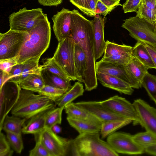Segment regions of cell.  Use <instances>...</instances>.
Instances as JSON below:
<instances>
[{
	"label": "cell",
	"instance_id": "816d5d0a",
	"mask_svg": "<svg viewBox=\"0 0 156 156\" xmlns=\"http://www.w3.org/2000/svg\"><path fill=\"white\" fill-rule=\"evenodd\" d=\"M144 149V153L156 156V144L147 147Z\"/></svg>",
	"mask_w": 156,
	"mask_h": 156
},
{
	"label": "cell",
	"instance_id": "7bdbcfd3",
	"mask_svg": "<svg viewBox=\"0 0 156 156\" xmlns=\"http://www.w3.org/2000/svg\"><path fill=\"white\" fill-rule=\"evenodd\" d=\"M142 0H126L122 5L124 13L136 12Z\"/></svg>",
	"mask_w": 156,
	"mask_h": 156
},
{
	"label": "cell",
	"instance_id": "ab89813d",
	"mask_svg": "<svg viewBox=\"0 0 156 156\" xmlns=\"http://www.w3.org/2000/svg\"><path fill=\"white\" fill-rule=\"evenodd\" d=\"M0 133V156H11L13 151L10 148V145L4 134Z\"/></svg>",
	"mask_w": 156,
	"mask_h": 156
},
{
	"label": "cell",
	"instance_id": "836d02e7",
	"mask_svg": "<svg viewBox=\"0 0 156 156\" xmlns=\"http://www.w3.org/2000/svg\"><path fill=\"white\" fill-rule=\"evenodd\" d=\"M142 87L145 89L150 99L156 104V76L148 72L143 79Z\"/></svg>",
	"mask_w": 156,
	"mask_h": 156
},
{
	"label": "cell",
	"instance_id": "db71d44e",
	"mask_svg": "<svg viewBox=\"0 0 156 156\" xmlns=\"http://www.w3.org/2000/svg\"><path fill=\"white\" fill-rule=\"evenodd\" d=\"M52 131L56 134H58L62 131L61 127L58 125L54 126L51 128Z\"/></svg>",
	"mask_w": 156,
	"mask_h": 156
},
{
	"label": "cell",
	"instance_id": "4fadbf2b",
	"mask_svg": "<svg viewBox=\"0 0 156 156\" xmlns=\"http://www.w3.org/2000/svg\"><path fill=\"white\" fill-rule=\"evenodd\" d=\"M140 120V124L146 131L156 135V108L144 101L138 99L133 103Z\"/></svg>",
	"mask_w": 156,
	"mask_h": 156
},
{
	"label": "cell",
	"instance_id": "c3c4849f",
	"mask_svg": "<svg viewBox=\"0 0 156 156\" xmlns=\"http://www.w3.org/2000/svg\"><path fill=\"white\" fill-rule=\"evenodd\" d=\"M63 0H38L41 5L45 6H57L60 4Z\"/></svg>",
	"mask_w": 156,
	"mask_h": 156
},
{
	"label": "cell",
	"instance_id": "d590c367",
	"mask_svg": "<svg viewBox=\"0 0 156 156\" xmlns=\"http://www.w3.org/2000/svg\"><path fill=\"white\" fill-rule=\"evenodd\" d=\"M43 67L52 73L66 80L71 81V79L65 73L52 57L45 58L42 60Z\"/></svg>",
	"mask_w": 156,
	"mask_h": 156
},
{
	"label": "cell",
	"instance_id": "44dd1931",
	"mask_svg": "<svg viewBox=\"0 0 156 156\" xmlns=\"http://www.w3.org/2000/svg\"><path fill=\"white\" fill-rule=\"evenodd\" d=\"M125 66L133 80L141 87L142 80L148 69L134 57Z\"/></svg>",
	"mask_w": 156,
	"mask_h": 156
},
{
	"label": "cell",
	"instance_id": "30bf717a",
	"mask_svg": "<svg viewBox=\"0 0 156 156\" xmlns=\"http://www.w3.org/2000/svg\"><path fill=\"white\" fill-rule=\"evenodd\" d=\"M37 134L51 156L68 155L70 140L58 135L51 129L45 128Z\"/></svg>",
	"mask_w": 156,
	"mask_h": 156
},
{
	"label": "cell",
	"instance_id": "d4e9b609",
	"mask_svg": "<svg viewBox=\"0 0 156 156\" xmlns=\"http://www.w3.org/2000/svg\"><path fill=\"white\" fill-rule=\"evenodd\" d=\"M81 82L78 81L69 89L55 103L58 107H63L72 102L77 97L83 95L84 90Z\"/></svg>",
	"mask_w": 156,
	"mask_h": 156
},
{
	"label": "cell",
	"instance_id": "277c9868",
	"mask_svg": "<svg viewBox=\"0 0 156 156\" xmlns=\"http://www.w3.org/2000/svg\"><path fill=\"white\" fill-rule=\"evenodd\" d=\"M34 92L21 88L18 99L11 111V114L27 120L56 105L47 97Z\"/></svg>",
	"mask_w": 156,
	"mask_h": 156
},
{
	"label": "cell",
	"instance_id": "f35d334b",
	"mask_svg": "<svg viewBox=\"0 0 156 156\" xmlns=\"http://www.w3.org/2000/svg\"><path fill=\"white\" fill-rule=\"evenodd\" d=\"M36 144L34 147L29 152L30 156H51L42 144L38 135H34Z\"/></svg>",
	"mask_w": 156,
	"mask_h": 156
},
{
	"label": "cell",
	"instance_id": "6da1fadb",
	"mask_svg": "<svg viewBox=\"0 0 156 156\" xmlns=\"http://www.w3.org/2000/svg\"><path fill=\"white\" fill-rule=\"evenodd\" d=\"M71 37L74 43L83 50L87 59V70L83 79L85 90L91 91L98 86L94 58L93 27L87 19L75 9L72 11Z\"/></svg>",
	"mask_w": 156,
	"mask_h": 156
},
{
	"label": "cell",
	"instance_id": "83f0119b",
	"mask_svg": "<svg viewBox=\"0 0 156 156\" xmlns=\"http://www.w3.org/2000/svg\"><path fill=\"white\" fill-rule=\"evenodd\" d=\"M74 44L75 66L78 76L83 83V79L87 69V58L82 49L77 44Z\"/></svg>",
	"mask_w": 156,
	"mask_h": 156
},
{
	"label": "cell",
	"instance_id": "8d00e7d4",
	"mask_svg": "<svg viewBox=\"0 0 156 156\" xmlns=\"http://www.w3.org/2000/svg\"><path fill=\"white\" fill-rule=\"evenodd\" d=\"M136 12V16L144 19L154 25H156V15L147 6L144 0H142Z\"/></svg>",
	"mask_w": 156,
	"mask_h": 156
},
{
	"label": "cell",
	"instance_id": "d6986e66",
	"mask_svg": "<svg viewBox=\"0 0 156 156\" xmlns=\"http://www.w3.org/2000/svg\"><path fill=\"white\" fill-rule=\"evenodd\" d=\"M96 74L97 80L105 87L128 95L132 94L134 91L129 84L117 77L101 73H96Z\"/></svg>",
	"mask_w": 156,
	"mask_h": 156
},
{
	"label": "cell",
	"instance_id": "8fae6325",
	"mask_svg": "<svg viewBox=\"0 0 156 156\" xmlns=\"http://www.w3.org/2000/svg\"><path fill=\"white\" fill-rule=\"evenodd\" d=\"M102 58L103 61L125 65L128 64L134 57L133 47L122 44H119L107 40Z\"/></svg>",
	"mask_w": 156,
	"mask_h": 156
},
{
	"label": "cell",
	"instance_id": "60d3db41",
	"mask_svg": "<svg viewBox=\"0 0 156 156\" xmlns=\"http://www.w3.org/2000/svg\"><path fill=\"white\" fill-rule=\"evenodd\" d=\"M98 0H85L82 12L87 16L94 17L97 14L96 11Z\"/></svg>",
	"mask_w": 156,
	"mask_h": 156
},
{
	"label": "cell",
	"instance_id": "1f68e13d",
	"mask_svg": "<svg viewBox=\"0 0 156 156\" xmlns=\"http://www.w3.org/2000/svg\"><path fill=\"white\" fill-rule=\"evenodd\" d=\"M40 57H38L29 59L22 63L23 69L20 81L30 74L41 73L42 66L39 65Z\"/></svg>",
	"mask_w": 156,
	"mask_h": 156
},
{
	"label": "cell",
	"instance_id": "74e56055",
	"mask_svg": "<svg viewBox=\"0 0 156 156\" xmlns=\"http://www.w3.org/2000/svg\"><path fill=\"white\" fill-rule=\"evenodd\" d=\"M7 139L11 146L17 153L20 154L24 148L22 133L6 132Z\"/></svg>",
	"mask_w": 156,
	"mask_h": 156
},
{
	"label": "cell",
	"instance_id": "ac0fdd59",
	"mask_svg": "<svg viewBox=\"0 0 156 156\" xmlns=\"http://www.w3.org/2000/svg\"><path fill=\"white\" fill-rule=\"evenodd\" d=\"M91 20L93 27V35L94 58L96 61L104 53L106 45L104 37V19L98 15Z\"/></svg>",
	"mask_w": 156,
	"mask_h": 156
},
{
	"label": "cell",
	"instance_id": "7a4b0ae2",
	"mask_svg": "<svg viewBox=\"0 0 156 156\" xmlns=\"http://www.w3.org/2000/svg\"><path fill=\"white\" fill-rule=\"evenodd\" d=\"M27 33L26 40L16 58L17 63L42 55L48 48L51 39L50 23L47 16Z\"/></svg>",
	"mask_w": 156,
	"mask_h": 156
},
{
	"label": "cell",
	"instance_id": "b9f144b4",
	"mask_svg": "<svg viewBox=\"0 0 156 156\" xmlns=\"http://www.w3.org/2000/svg\"><path fill=\"white\" fill-rule=\"evenodd\" d=\"M23 64H17L13 66L9 73V80L18 84L20 80L23 69Z\"/></svg>",
	"mask_w": 156,
	"mask_h": 156
},
{
	"label": "cell",
	"instance_id": "e575fe53",
	"mask_svg": "<svg viewBox=\"0 0 156 156\" xmlns=\"http://www.w3.org/2000/svg\"><path fill=\"white\" fill-rule=\"evenodd\" d=\"M133 138L136 143L144 149L156 144V135L146 131L133 135Z\"/></svg>",
	"mask_w": 156,
	"mask_h": 156
},
{
	"label": "cell",
	"instance_id": "ba28073f",
	"mask_svg": "<svg viewBox=\"0 0 156 156\" xmlns=\"http://www.w3.org/2000/svg\"><path fill=\"white\" fill-rule=\"evenodd\" d=\"M27 32L9 29L0 33V60L16 58L26 40Z\"/></svg>",
	"mask_w": 156,
	"mask_h": 156
},
{
	"label": "cell",
	"instance_id": "9c48e42d",
	"mask_svg": "<svg viewBox=\"0 0 156 156\" xmlns=\"http://www.w3.org/2000/svg\"><path fill=\"white\" fill-rule=\"evenodd\" d=\"M107 142L117 153L139 155L144 153V148L134 140L133 135L124 132H115L109 135Z\"/></svg>",
	"mask_w": 156,
	"mask_h": 156
},
{
	"label": "cell",
	"instance_id": "f546056e",
	"mask_svg": "<svg viewBox=\"0 0 156 156\" xmlns=\"http://www.w3.org/2000/svg\"><path fill=\"white\" fill-rule=\"evenodd\" d=\"M18 84L21 89L30 91L41 88L45 85L41 73L30 74L20 80Z\"/></svg>",
	"mask_w": 156,
	"mask_h": 156
},
{
	"label": "cell",
	"instance_id": "603a6c76",
	"mask_svg": "<svg viewBox=\"0 0 156 156\" xmlns=\"http://www.w3.org/2000/svg\"><path fill=\"white\" fill-rule=\"evenodd\" d=\"M41 73L45 85H49L61 89L68 90L72 86L70 81L65 80L42 67Z\"/></svg>",
	"mask_w": 156,
	"mask_h": 156
},
{
	"label": "cell",
	"instance_id": "8992f818",
	"mask_svg": "<svg viewBox=\"0 0 156 156\" xmlns=\"http://www.w3.org/2000/svg\"><path fill=\"white\" fill-rule=\"evenodd\" d=\"M121 27L137 41L156 48V25L136 16L123 20Z\"/></svg>",
	"mask_w": 156,
	"mask_h": 156
},
{
	"label": "cell",
	"instance_id": "5b68a950",
	"mask_svg": "<svg viewBox=\"0 0 156 156\" xmlns=\"http://www.w3.org/2000/svg\"><path fill=\"white\" fill-rule=\"evenodd\" d=\"M75 44L72 37L58 42L52 58L72 80L83 81L78 76L74 62Z\"/></svg>",
	"mask_w": 156,
	"mask_h": 156
},
{
	"label": "cell",
	"instance_id": "484cf974",
	"mask_svg": "<svg viewBox=\"0 0 156 156\" xmlns=\"http://www.w3.org/2000/svg\"><path fill=\"white\" fill-rule=\"evenodd\" d=\"M27 119L12 115H8L5 118L0 131L3 130L5 132L22 133V129Z\"/></svg>",
	"mask_w": 156,
	"mask_h": 156
},
{
	"label": "cell",
	"instance_id": "9a60e30c",
	"mask_svg": "<svg viewBox=\"0 0 156 156\" xmlns=\"http://www.w3.org/2000/svg\"><path fill=\"white\" fill-rule=\"evenodd\" d=\"M72 11L63 8L52 18L53 29L58 42L71 36Z\"/></svg>",
	"mask_w": 156,
	"mask_h": 156
},
{
	"label": "cell",
	"instance_id": "d6a6232c",
	"mask_svg": "<svg viewBox=\"0 0 156 156\" xmlns=\"http://www.w3.org/2000/svg\"><path fill=\"white\" fill-rule=\"evenodd\" d=\"M55 107L51 109L47 114L45 120V128L51 129L54 126L61 123L62 114L64 107Z\"/></svg>",
	"mask_w": 156,
	"mask_h": 156
},
{
	"label": "cell",
	"instance_id": "5bb4252c",
	"mask_svg": "<svg viewBox=\"0 0 156 156\" xmlns=\"http://www.w3.org/2000/svg\"><path fill=\"white\" fill-rule=\"evenodd\" d=\"M75 104L91 114L102 122L129 119L114 113L102 105L100 101H81Z\"/></svg>",
	"mask_w": 156,
	"mask_h": 156
},
{
	"label": "cell",
	"instance_id": "7c38bea8",
	"mask_svg": "<svg viewBox=\"0 0 156 156\" xmlns=\"http://www.w3.org/2000/svg\"><path fill=\"white\" fill-rule=\"evenodd\" d=\"M100 102L114 113L131 119L134 125L140 124L139 119L133 103L125 98L116 95Z\"/></svg>",
	"mask_w": 156,
	"mask_h": 156
},
{
	"label": "cell",
	"instance_id": "6f0895ef",
	"mask_svg": "<svg viewBox=\"0 0 156 156\" xmlns=\"http://www.w3.org/2000/svg\"></svg>",
	"mask_w": 156,
	"mask_h": 156
},
{
	"label": "cell",
	"instance_id": "4dcf8cb0",
	"mask_svg": "<svg viewBox=\"0 0 156 156\" xmlns=\"http://www.w3.org/2000/svg\"><path fill=\"white\" fill-rule=\"evenodd\" d=\"M67 90L49 85H45L41 88L33 89L31 91L47 97L55 104Z\"/></svg>",
	"mask_w": 156,
	"mask_h": 156
},
{
	"label": "cell",
	"instance_id": "2e32d148",
	"mask_svg": "<svg viewBox=\"0 0 156 156\" xmlns=\"http://www.w3.org/2000/svg\"><path fill=\"white\" fill-rule=\"evenodd\" d=\"M20 89L18 84L11 88H6L4 85L0 89V129L5 118L17 102Z\"/></svg>",
	"mask_w": 156,
	"mask_h": 156
},
{
	"label": "cell",
	"instance_id": "f6af8a7d",
	"mask_svg": "<svg viewBox=\"0 0 156 156\" xmlns=\"http://www.w3.org/2000/svg\"><path fill=\"white\" fill-rule=\"evenodd\" d=\"M112 11L105 5L100 0H98L96 9L97 15L101 14L104 17Z\"/></svg>",
	"mask_w": 156,
	"mask_h": 156
},
{
	"label": "cell",
	"instance_id": "52a82bcc",
	"mask_svg": "<svg viewBox=\"0 0 156 156\" xmlns=\"http://www.w3.org/2000/svg\"><path fill=\"white\" fill-rule=\"evenodd\" d=\"M47 16L46 14L43 13L41 8L27 9L24 7L9 15L10 29L19 32H28Z\"/></svg>",
	"mask_w": 156,
	"mask_h": 156
},
{
	"label": "cell",
	"instance_id": "ffe728a7",
	"mask_svg": "<svg viewBox=\"0 0 156 156\" xmlns=\"http://www.w3.org/2000/svg\"><path fill=\"white\" fill-rule=\"evenodd\" d=\"M51 109L41 112L32 117L27 125L23 126L22 133L24 134L34 135L41 133L45 128L46 117Z\"/></svg>",
	"mask_w": 156,
	"mask_h": 156
},
{
	"label": "cell",
	"instance_id": "9f6ffc18",
	"mask_svg": "<svg viewBox=\"0 0 156 156\" xmlns=\"http://www.w3.org/2000/svg\"><path fill=\"white\" fill-rule=\"evenodd\" d=\"M119 0L121 1V0Z\"/></svg>",
	"mask_w": 156,
	"mask_h": 156
},
{
	"label": "cell",
	"instance_id": "7402d4cb",
	"mask_svg": "<svg viewBox=\"0 0 156 156\" xmlns=\"http://www.w3.org/2000/svg\"><path fill=\"white\" fill-rule=\"evenodd\" d=\"M66 119L69 124L76 129L79 134L87 133H99L100 132L101 124L67 116Z\"/></svg>",
	"mask_w": 156,
	"mask_h": 156
},
{
	"label": "cell",
	"instance_id": "7dc6e473",
	"mask_svg": "<svg viewBox=\"0 0 156 156\" xmlns=\"http://www.w3.org/2000/svg\"><path fill=\"white\" fill-rule=\"evenodd\" d=\"M112 11L118 6H122L119 0H100Z\"/></svg>",
	"mask_w": 156,
	"mask_h": 156
},
{
	"label": "cell",
	"instance_id": "ee69618b",
	"mask_svg": "<svg viewBox=\"0 0 156 156\" xmlns=\"http://www.w3.org/2000/svg\"><path fill=\"white\" fill-rule=\"evenodd\" d=\"M17 64L16 58L0 60V70L9 73L12 67Z\"/></svg>",
	"mask_w": 156,
	"mask_h": 156
},
{
	"label": "cell",
	"instance_id": "3957f363",
	"mask_svg": "<svg viewBox=\"0 0 156 156\" xmlns=\"http://www.w3.org/2000/svg\"><path fill=\"white\" fill-rule=\"evenodd\" d=\"M77 156H118L107 142L101 139L99 133L79 134L70 140L69 153Z\"/></svg>",
	"mask_w": 156,
	"mask_h": 156
},
{
	"label": "cell",
	"instance_id": "f907efd6",
	"mask_svg": "<svg viewBox=\"0 0 156 156\" xmlns=\"http://www.w3.org/2000/svg\"><path fill=\"white\" fill-rule=\"evenodd\" d=\"M144 1L147 6L151 9L156 15V0H144Z\"/></svg>",
	"mask_w": 156,
	"mask_h": 156
},
{
	"label": "cell",
	"instance_id": "681fc988",
	"mask_svg": "<svg viewBox=\"0 0 156 156\" xmlns=\"http://www.w3.org/2000/svg\"><path fill=\"white\" fill-rule=\"evenodd\" d=\"M0 89H1L5 83L10 79L9 73L0 70Z\"/></svg>",
	"mask_w": 156,
	"mask_h": 156
},
{
	"label": "cell",
	"instance_id": "cb8c5ba5",
	"mask_svg": "<svg viewBox=\"0 0 156 156\" xmlns=\"http://www.w3.org/2000/svg\"><path fill=\"white\" fill-rule=\"evenodd\" d=\"M64 109L67 116L86 120L98 124L102 122L96 117L82 108L71 102L64 106Z\"/></svg>",
	"mask_w": 156,
	"mask_h": 156
},
{
	"label": "cell",
	"instance_id": "f5cc1de1",
	"mask_svg": "<svg viewBox=\"0 0 156 156\" xmlns=\"http://www.w3.org/2000/svg\"><path fill=\"white\" fill-rule=\"evenodd\" d=\"M70 2L82 11L85 0H69Z\"/></svg>",
	"mask_w": 156,
	"mask_h": 156
},
{
	"label": "cell",
	"instance_id": "4316f807",
	"mask_svg": "<svg viewBox=\"0 0 156 156\" xmlns=\"http://www.w3.org/2000/svg\"><path fill=\"white\" fill-rule=\"evenodd\" d=\"M134 56L147 69H155L151 57L143 43L137 41L133 47Z\"/></svg>",
	"mask_w": 156,
	"mask_h": 156
},
{
	"label": "cell",
	"instance_id": "bcb514c9",
	"mask_svg": "<svg viewBox=\"0 0 156 156\" xmlns=\"http://www.w3.org/2000/svg\"><path fill=\"white\" fill-rule=\"evenodd\" d=\"M149 53L156 69V48L143 43Z\"/></svg>",
	"mask_w": 156,
	"mask_h": 156
},
{
	"label": "cell",
	"instance_id": "f1b7e54d",
	"mask_svg": "<svg viewBox=\"0 0 156 156\" xmlns=\"http://www.w3.org/2000/svg\"><path fill=\"white\" fill-rule=\"evenodd\" d=\"M133 122L130 119L116 120L102 122L100 133L104 139L119 129Z\"/></svg>",
	"mask_w": 156,
	"mask_h": 156
},
{
	"label": "cell",
	"instance_id": "e0dca14e",
	"mask_svg": "<svg viewBox=\"0 0 156 156\" xmlns=\"http://www.w3.org/2000/svg\"><path fill=\"white\" fill-rule=\"evenodd\" d=\"M95 69L96 73H101L114 76L126 82L133 88H140L133 80L125 65L103 62L101 60L96 62Z\"/></svg>",
	"mask_w": 156,
	"mask_h": 156
},
{
	"label": "cell",
	"instance_id": "11a10c76",
	"mask_svg": "<svg viewBox=\"0 0 156 156\" xmlns=\"http://www.w3.org/2000/svg\"></svg>",
	"mask_w": 156,
	"mask_h": 156
}]
</instances>
